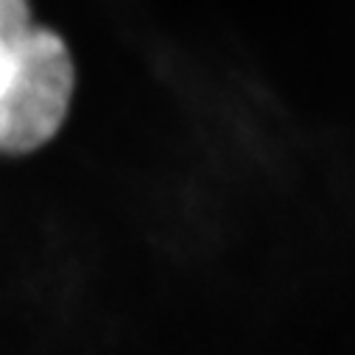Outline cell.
I'll list each match as a JSON object with an SVG mask.
<instances>
[{
    "instance_id": "1",
    "label": "cell",
    "mask_w": 355,
    "mask_h": 355,
    "mask_svg": "<svg viewBox=\"0 0 355 355\" xmlns=\"http://www.w3.org/2000/svg\"><path fill=\"white\" fill-rule=\"evenodd\" d=\"M73 93L76 64L64 40L34 20L28 0H0V154L51 143Z\"/></svg>"
}]
</instances>
